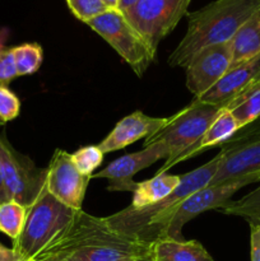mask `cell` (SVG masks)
<instances>
[{
  "label": "cell",
  "instance_id": "14",
  "mask_svg": "<svg viewBox=\"0 0 260 261\" xmlns=\"http://www.w3.org/2000/svg\"><path fill=\"white\" fill-rule=\"evenodd\" d=\"M166 117H152L135 111L120 120L110 134L98 145L103 154L124 149L142 138H148L155 134L167 124Z\"/></svg>",
  "mask_w": 260,
  "mask_h": 261
},
{
  "label": "cell",
  "instance_id": "28",
  "mask_svg": "<svg viewBox=\"0 0 260 261\" xmlns=\"http://www.w3.org/2000/svg\"><path fill=\"white\" fill-rule=\"evenodd\" d=\"M250 223V257L251 261H260V221Z\"/></svg>",
  "mask_w": 260,
  "mask_h": 261
},
{
  "label": "cell",
  "instance_id": "7",
  "mask_svg": "<svg viewBox=\"0 0 260 261\" xmlns=\"http://www.w3.org/2000/svg\"><path fill=\"white\" fill-rule=\"evenodd\" d=\"M219 165L212 185L260 172V117L241 127L221 145Z\"/></svg>",
  "mask_w": 260,
  "mask_h": 261
},
{
  "label": "cell",
  "instance_id": "12",
  "mask_svg": "<svg viewBox=\"0 0 260 261\" xmlns=\"http://www.w3.org/2000/svg\"><path fill=\"white\" fill-rule=\"evenodd\" d=\"M231 41L199 51L186 66V87L195 98L213 88L231 69Z\"/></svg>",
  "mask_w": 260,
  "mask_h": 261
},
{
  "label": "cell",
  "instance_id": "10",
  "mask_svg": "<svg viewBox=\"0 0 260 261\" xmlns=\"http://www.w3.org/2000/svg\"><path fill=\"white\" fill-rule=\"evenodd\" d=\"M0 168L10 200L30 206L45 184L46 168L41 170L20 154L0 135Z\"/></svg>",
  "mask_w": 260,
  "mask_h": 261
},
{
  "label": "cell",
  "instance_id": "16",
  "mask_svg": "<svg viewBox=\"0 0 260 261\" xmlns=\"http://www.w3.org/2000/svg\"><path fill=\"white\" fill-rule=\"evenodd\" d=\"M241 129L239 125V122L236 121V119L233 117V115L228 111L227 109H223L218 114V116L213 120L209 127L206 129V132L204 133L203 137L200 138L199 142H196L193 147L189 148L188 150L183 153L181 155H178L170 166H168L167 171L171 167H173L177 163L183 162V161L188 160V158L195 157L199 153H201L203 150L208 149V148L216 147L222 144H224L226 142H228L235 134H236L239 130Z\"/></svg>",
  "mask_w": 260,
  "mask_h": 261
},
{
  "label": "cell",
  "instance_id": "18",
  "mask_svg": "<svg viewBox=\"0 0 260 261\" xmlns=\"http://www.w3.org/2000/svg\"><path fill=\"white\" fill-rule=\"evenodd\" d=\"M180 180V175L157 173L150 180L138 182L129 206L134 209H140L162 200L177 188Z\"/></svg>",
  "mask_w": 260,
  "mask_h": 261
},
{
  "label": "cell",
  "instance_id": "19",
  "mask_svg": "<svg viewBox=\"0 0 260 261\" xmlns=\"http://www.w3.org/2000/svg\"><path fill=\"white\" fill-rule=\"evenodd\" d=\"M232 43V65H240L260 54V12L252 15L236 32Z\"/></svg>",
  "mask_w": 260,
  "mask_h": 261
},
{
  "label": "cell",
  "instance_id": "1",
  "mask_svg": "<svg viewBox=\"0 0 260 261\" xmlns=\"http://www.w3.org/2000/svg\"><path fill=\"white\" fill-rule=\"evenodd\" d=\"M149 252L150 244L126 236L106 218L81 209L33 261H121Z\"/></svg>",
  "mask_w": 260,
  "mask_h": 261
},
{
  "label": "cell",
  "instance_id": "33",
  "mask_svg": "<svg viewBox=\"0 0 260 261\" xmlns=\"http://www.w3.org/2000/svg\"><path fill=\"white\" fill-rule=\"evenodd\" d=\"M121 261H153L152 256H150V252L148 255H144V256H135V257H129V259H125Z\"/></svg>",
  "mask_w": 260,
  "mask_h": 261
},
{
  "label": "cell",
  "instance_id": "17",
  "mask_svg": "<svg viewBox=\"0 0 260 261\" xmlns=\"http://www.w3.org/2000/svg\"><path fill=\"white\" fill-rule=\"evenodd\" d=\"M153 261H214L200 242L160 239L150 244Z\"/></svg>",
  "mask_w": 260,
  "mask_h": 261
},
{
  "label": "cell",
  "instance_id": "6",
  "mask_svg": "<svg viewBox=\"0 0 260 261\" xmlns=\"http://www.w3.org/2000/svg\"><path fill=\"white\" fill-rule=\"evenodd\" d=\"M86 24L101 36L133 71L142 78L154 60L155 51L135 30L121 10L109 9Z\"/></svg>",
  "mask_w": 260,
  "mask_h": 261
},
{
  "label": "cell",
  "instance_id": "3",
  "mask_svg": "<svg viewBox=\"0 0 260 261\" xmlns=\"http://www.w3.org/2000/svg\"><path fill=\"white\" fill-rule=\"evenodd\" d=\"M218 165L219 154H217L201 167L181 176L177 188L162 200L140 209L127 206L106 219L116 231L147 244L166 239L168 226L178 206L189 195L211 182Z\"/></svg>",
  "mask_w": 260,
  "mask_h": 261
},
{
  "label": "cell",
  "instance_id": "2",
  "mask_svg": "<svg viewBox=\"0 0 260 261\" xmlns=\"http://www.w3.org/2000/svg\"><path fill=\"white\" fill-rule=\"evenodd\" d=\"M257 12L260 0H216L188 13V31L168 58V64L186 68L203 48L231 41Z\"/></svg>",
  "mask_w": 260,
  "mask_h": 261
},
{
  "label": "cell",
  "instance_id": "21",
  "mask_svg": "<svg viewBox=\"0 0 260 261\" xmlns=\"http://www.w3.org/2000/svg\"><path fill=\"white\" fill-rule=\"evenodd\" d=\"M27 206L9 200L0 204V232L15 241L24 227Z\"/></svg>",
  "mask_w": 260,
  "mask_h": 261
},
{
  "label": "cell",
  "instance_id": "20",
  "mask_svg": "<svg viewBox=\"0 0 260 261\" xmlns=\"http://www.w3.org/2000/svg\"><path fill=\"white\" fill-rule=\"evenodd\" d=\"M224 109L228 110L240 127L251 124L260 117V82L251 84L237 94Z\"/></svg>",
  "mask_w": 260,
  "mask_h": 261
},
{
  "label": "cell",
  "instance_id": "34",
  "mask_svg": "<svg viewBox=\"0 0 260 261\" xmlns=\"http://www.w3.org/2000/svg\"><path fill=\"white\" fill-rule=\"evenodd\" d=\"M5 38H7V31L3 30L0 31V53L4 50V42H5Z\"/></svg>",
  "mask_w": 260,
  "mask_h": 261
},
{
  "label": "cell",
  "instance_id": "31",
  "mask_svg": "<svg viewBox=\"0 0 260 261\" xmlns=\"http://www.w3.org/2000/svg\"><path fill=\"white\" fill-rule=\"evenodd\" d=\"M137 2L138 0H120L119 10H121L122 13L126 12V10L130 9V8H132Z\"/></svg>",
  "mask_w": 260,
  "mask_h": 261
},
{
  "label": "cell",
  "instance_id": "27",
  "mask_svg": "<svg viewBox=\"0 0 260 261\" xmlns=\"http://www.w3.org/2000/svg\"><path fill=\"white\" fill-rule=\"evenodd\" d=\"M18 76L13 48H4L0 53V86H8Z\"/></svg>",
  "mask_w": 260,
  "mask_h": 261
},
{
  "label": "cell",
  "instance_id": "22",
  "mask_svg": "<svg viewBox=\"0 0 260 261\" xmlns=\"http://www.w3.org/2000/svg\"><path fill=\"white\" fill-rule=\"evenodd\" d=\"M13 48L18 76L35 74L43 61V51L38 43H22Z\"/></svg>",
  "mask_w": 260,
  "mask_h": 261
},
{
  "label": "cell",
  "instance_id": "8",
  "mask_svg": "<svg viewBox=\"0 0 260 261\" xmlns=\"http://www.w3.org/2000/svg\"><path fill=\"white\" fill-rule=\"evenodd\" d=\"M190 3L191 0H138L124 15L157 53L161 41L188 13Z\"/></svg>",
  "mask_w": 260,
  "mask_h": 261
},
{
  "label": "cell",
  "instance_id": "32",
  "mask_svg": "<svg viewBox=\"0 0 260 261\" xmlns=\"http://www.w3.org/2000/svg\"><path fill=\"white\" fill-rule=\"evenodd\" d=\"M102 2H103L105 4H106V7L109 8V9L119 10L120 0H102Z\"/></svg>",
  "mask_w": 260,
  "mask_h": 261
},
{
  "label": "cell",
  "instance_id": "25",
  "mask_svg": "<svg viewBox=\"0 0 260 261\" xmlns=\"http://www.w3.org/2000/svg\"><path fill=\"white\" fill-rule=\"evenodd\" d=\"M66 4L74 17L84 23L109 10L102 0H66Z\"/></svg>",
  "mask_w": 260,
  "mask_h": 261
},
{
  "label": "cell",
  "instance_id": "5",
  "mask_svg": "<svg viewBox=\"0 0 260 261\" xmlns=\"http://www.w3.org/2000/svg\"><path fill=\"white\" fill-rule=\"evenodd\" d=\"M223 107L194 98L189 106L178 111L172 117H168L167 124L155 134L145 138L144 147L154 143H162L170 150V158L157 173H166L167 168L178 155L193 147L200 140L204 133L218 116Z\"/></svg>",
  "mask_w": 260,
  "mask_h": 261
},
{
  "label": "cell",
  "instance_id": "23",
  "mask_svg": "<svg viewBox=\"0 0 260 261\" xmlns=\"http://www.w3.org/2000/svg\"><path fill=\"white\" fill-rule=\"evenodd\" d=\"M218 211L228 216L242 217L249 222L260 221V185L239 200H229Z\"/></svg>",
  "mask_w": 260,
  "mask_h": 261
},
{
  "label": "cell",
  "instance_id": "15",
  "mask_svg": "<svg viewBox=\"0 0 260 261\" xmlns=\"http://www.w3.org/2000/svg\"><path fill=\"white\" fill-rule=\"evenodd\" d=\"M257 82H260V54L229 69L213 88L196 99L224 109L237 94Z\"/></svg>",
  "mask_w": 260,
  "mask_h": 261
},
{
  "label": "cell",
  "instance_id": "26",
  "mask_svg": "<svg viewBox=\"0 0 260 261\" xmlns=\"http://www.w3.org/2000/svg\"><path fill=\"white\" fill-rule=\"evenodd\" d=\"M20 112V101L7 86H0V120L8 122L18 117Z\"/></svg>",
  "mask_w": 260,
  "mask_h": 261
},
{
  "label": "cell",
  "instance_id": "4",
  "mask_svg": "<svg viewBox=\"0 0 260 261\" xmlns=\"http://www.w3.org/2000/svg\"><path fill=\"white\" fill-rule=\"evenodd\" d=\"M76 211L64 205L43 188L27 208L24 227L13 241L20 261H33L37 255L68 226Z\"/></svg>",
  "mask_w": 260,
  "mask_h": 261
},
{
  "label": "cell",
  "instance_id": "9",
  "mask_svg": "<svg viewBox=\"0 0 260 261\" xmlns=\"http://www.w3.org/2000/svg\"><path fill=\"white\" fill-rule=\"evenodd\" d=\"M254 182H260V172L250 173V175L223 181V182L216 184V185L208 184L204 188L199 189L198 191L189 195L178 206L170 226H168L166 239L184 240L181 232H183L184 226L189 221L206 211H212V209L218 211L231 200L232 196L240 189Z\"/></svg>",
  "mask_w": 260,
  "mask_h": 261
},
{
  "label": "cell",
  "instance_id": "24",
  "mask_svg": "<svg viewBox=\"0 0 260 261\" xmlns=\"http://www.w3.org/2000/svg\"><path fill=\"white\" fill-rule=\"evenodd\" d=\"M74 165L78 168L82 175L91 176L94 171L103 162V152L98 148V145H86L71 154Z\"/></svg>",
  "mask_w": 260,
  "mask_h": 261
},
{
  "label": "cell",
  "instance_id": "35",
  "mask_svg": "<svg viewBox=\"0 0 260 261\" xmlns=\"http://www.w3.org/2000/svg\"><path fill=\"white\" fill-rule=\"evenodd\" d=\"M3 125H4V122H3L2 120H0V126H3Z\"/></svg>",
  "mask_w": 260,
  "mask_h": 261
},
{
  "label": "cell",
  "instance_id": "30",
  "mask_svg": "<svg viewBox=\"0 0 260 261\" xmlns=\"http://www.w3.org/2000/svg\"><path fill=\"white\" fill-rule=\"evenodd\" d=\"M10 198L8 195V191L5 189V184H4V178H3V173H2V168H0V204L7 203L9 201Z\"/></svg>",
  "mask_w": 260,
  "mask_h": 261
},
{
  "label": "cell",
  "instance_id": "29",
  "mask_svg": "<svg viewBox=\"0 0 260 261\" xmlns=\"http://www.w3.org/2000/svg\"><path fill=\"white\" fill-rule=\"evenodd\" d=\"M0 261H20V259L13 247L9 249L0 242Z\"/></svg>",
  "mask_w": 260,
  "mask_h": 261
},
{
  "label": "cell",
  "instance_id": "13",
  "mask_svg": "<svg viewBox=\"0 0 260 261\" xmlns=\"http://www.w3.org/2000/svg\"><path fill=\"white\" fill-rule=\"evenodd\" d=\"M170 150L162 143H154L139 152L125 154L110 163L106 168L92 175V178H107L109 191L134 193L137 184L133 177L139 171L150 167L160 160H168Z\"/></svg>",
  "mask_w": 260,
  "mask_h": 261
},
{
  "label": "cell",
  "instance_id": "11",
  "mask_svg": "<svg viewBox=\"0 0 260 261\" xmlns=\"http://www.w3.org/2000/svg\"><path fill=\"white\" fill-rule=\"evenodd\" d=\"M91 176L82 175L71 160V154L56 149L46 168L45 188L60 203L74 211H81Z\"/></svg>",
  "mask_w": 260,
  "mask_h": 261
}]
</instances>
